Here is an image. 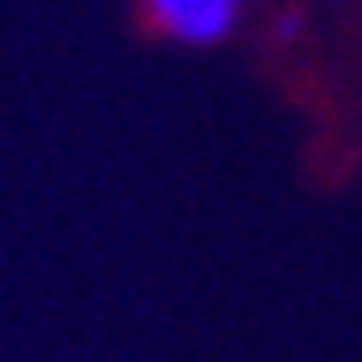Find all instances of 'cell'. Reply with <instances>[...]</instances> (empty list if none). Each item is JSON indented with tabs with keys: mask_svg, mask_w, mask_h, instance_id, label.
<instances>
[{
	"mask_svg": "<svg viewBox=\"0 0 362 362\" xmlns=\"http://www.w3.org/2000/svg\"><path fill=\"white\" fill-rule=\"evenodd\" d=\"M253 0H139L156 35L178 40V47H224L247 23Z\"/></svg>",
	"mask_w": 362,
	"mask_h": 362,
	"instance_id": "obj_1",
	"label": "cell"
}]
</instances>
